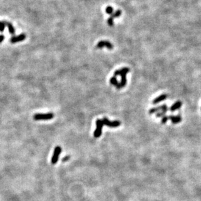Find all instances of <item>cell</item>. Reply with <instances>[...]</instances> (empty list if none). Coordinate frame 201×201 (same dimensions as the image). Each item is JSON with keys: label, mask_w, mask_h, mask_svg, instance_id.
<instances>
[{"label": "cell", "mask_w": 201, "mask_h": 201, "mask_svg": "<svg viewBox=\"0 0 201 201\" xmlns=\"http://www.w3.org/2000/svg\"><path fill=\"white\" fill-rule=\"evenodd\" d=\"M54 117V115L52 113H36L33 115V119L35 121H48Z\"/></svg>", "instance_id": "6da1fadb"}, {"label": "cell", "mask_w": 201, "mask_h": 201, "mask_svg": "<svg viewBox=\"0 0 201 201\" xmlns=\"http://www.w3.org/2000/svg\"><path fill=\"white\" fill-rule=\"evenodd\" d=\"M103 126H104V124H103L102 120L97 119L96 121V130L94 131L93 135L96 138H99L100 136H101L102 129H103Z\"/></svg>", "instance_id": "7a4b0ae2"}, {"label": "cell", "mask_w": 201, "mask_h": 201, "mask_svg": "<svg viewBox=\"0 0 201 201\" xmlns=\"http://www.w3.org/2000/svg\"><path fill=\"white\" fill-rule=\"evenodd\" d=\"M103 122V124L106 126H109L110 128H116V127H118L120 126L121 122L118 121H112L110 122L107 118H103V120H102Z\"/></svg>", "instance_id": "3957f363"}, {"label": "cell", "mask_w": 201, "mask_h": 201, "mask_svg": "<svg viewBox=\"0 0 201 201\" xmlns=\"http://www.w3.org/2000/svg\"><path fill=\"white\" fill-rule=\"evenodd\" d=\"M61 152V148L60 146H58L54 148V154H53V156L52 157V160H51V162H52V164H56L58 161V159H59V156H60V154Z\"/></svg>", "instance_id": "277c9868"}, {"label": "cell", "mask_w": 201, "mask_h": 201, "mask_svg": "<svg viewBox=\"0 0 201 201\" xmlns=\"http://www.w3.org/2000/svg\"><path fill=\"white\" fill-rule=\"evenodd\" d=\"M104 47H106L109 49H113V44L108 40H101L99 41L96 46V48L98 49H101Z\"/></svg>", "instance_id": "5b68a950"}, {"label": "cell", "mask_w": 201, "mask_h": 201, "mask_svg": "<svg viewBox=\"0 0 201 201\" xmlns=\"http://www.w3.org/2000/svg\"><path fill=\"white\" fill-rule=\"evenodd\" d=\"M26 38V35H25L24 33H22V34L19 35L18 36H15V37H12L11 39H10V41L11 43L15 44L17 43V42H21V41H23Z\"/></svg>", "instance_id": "8992f818"}, {"label": "cell", "mask_w": 201, "mask_h": 201, "mask_svg": "<svg viewBox=\"0 0 201 201\" xmlns=\"http://www.w3.org/2000/svg\"><path fill=\"white\" fill-rule=\"evenodd\" d=\"M130 69L127 67H125V68H123L122 69H119V70H117L114 72V76H121L122 74H127L129 72Z\"/></svg>", "instance_id": "52a82bcc"}, {"label": "cell", "mask_w": 201, "mask_h": 201, "mask_svg": "<svg viewBox=\"0 0 201 201\" xmlns=\"http://www.w3.org/2000/svg\"><path fill=\"white\" fill-rule=\"evenodd\" d=\"M167 96H168V95L166 94H161V95H160L159 96L157 97L156 98H155L153 100V104H157L158 103L161 102L162 101H164V100H165L167 98Z\"/></svg>", "instance_id": "ba28073f"}, {"label": "cell", "mask_w": 201, "mask_h": 201, "mask_svg": "<svg viewBox=\"0 0 201 201\" xmlns=\"http://www.w3.org/2000/svg\"><path fill=\"white\" fill-rule=\"evenodd\" d=\"M168 120H170L173 124H178L182 121V117L180 115L177 116H173V115H170L168 116Z\"/></svg>", "instance_id": "9c48e42d"}, {"label": "cell", "mask_w": 201, "mask_h": 201, "mask_svg": "<svg viewBox=\"0 0 201 201\" xmlns=\"http://www.w3.org/2000/svg\"><path fill=\"white\" fill-rule=\"evenodd\" d=\"M182 102H180V101L176 102V103H174V104H173L172 106L170 107V110L172 112L174 111L177 110V109H178L180 108L181 106H182Z\"/></svg>", "instance_id": "30bf717a"}, {"label": "cell", "mask_w": 201, "mask_h": 201, "mask_svg": "<svg viewBox=\"0 0 201 201\" xmlns=\"http://www.w3.org/2000/svg\"><path fill=\"white\" fill-rule=\"evenodd\" d=\"M126 75L127 74H122L121 75V81L119 83L121 85V87L122 88L124 87L125 86L127 83V78H126Z\"/></svg>", "instance_id": "8fae6325"}, {"label": "cell", "mask_w": 201, "mask_h": 201, "mask_svg": "<svg viewBox=\"0 0 201 201\" xmlns=\"http://www.w3.org/2000/svg\"><path fill=\"white\" fill-rule=\"evenodd\" d=\"M6 25L7 26L8 29H9V33H10V34H11V35L15 34V28H14L13 25L10 24V23L7 22H6Z\"/></svg>", "instance_id": "7c38bea8"}, {"label": "cell", "mask_w": 201, "mask_h": 201, "mask_svg": "<svg viewBox=\"0 0 201 201\" xmlns=\"http://www.w3.org/2000/svg\"><path fill=\"white\" fill-rule=\"evenodd\" d=\"M160 110H161V106H159V107H153V108H152V109H150L149 113L150 115H152L153 113H157V112Z\"/></svg>", "instance_id": "4fadbf2b"}, {"label": "cell", "mask_w": 201, "mask_h": 201, "mask_svg": "<svg viewBox=\"0 0 201 201\" xmlns=\"http://www.w3.org/2000/svg\"><path fill=\"white\" fill-rule=\"evenodd\" d=\"M110 84H111V85H114L115 87H116V85L118 84V80H117V79H116V78L115 77V76H113L112 78H110Z\"/></svg>", "instance_id": "5bb4252c"}, {"label": "cell", "mask_w": 201, "mask_h": 201, "mask_svg": "<svg viewBox=\"0 0 201 201\" xmlns=\"http://www.w3.org/2000/svg\"><path fill=\"white\" fill-rule=\"evenodd\" d=\"M121 14H122V11H120V10H117L114 13L112 14V15H110V17H112L113 18H118Z\"/></svg>", "instance_id": "9a60e30c"}, {"label": "cell", "mask_w": 201, "mask_h": 201, "mask_svg": "<svg viewBox=\"0 0 201 201\" xmlns=\"http://www.w3.org/2000/svg\"><path fill=\"white\" fill-rule=\"evenodd\" d=\"M105 12L108 14H110L112 15V14L114 13V9L112 7L109 6L107 7L105 9Z\"/></svg>", "instance_id": "2e32d148"}, {"label": "cell", "mask_w": 201, "mask_h": 201, "mask_svg": "<svg viewBox=\"0 0 201 201\" xmlns=\"http://www.w3.org/2000/svg\"><path fill=\"white\" fill-rule=\"evenodd\" d=\"M5 25H6V22H0V31L3 32Z\"/></svg>", "instance_id": "e0dca14e"}, {"label": "cell", "mask_w": 201, "mask_h": 201, "mask_svg": "<svg viewBox=\"0 0 201 201\" xmlns=\"http://www.w3.org/2000/svg\"><path fill=\"white\" fill-rule=\"evenodd\" d=\"M107 23H108V24H109V26H110V27H112V26L114 25V18H112V17H110V18L108 19Z\"/></svg>", "instance_id": "ac0fdd59"}, {"label": "cell", "mask_w": 201, "mask_h": 201, "mask_svg": "<svg viewBox=\"0 0 201 201\" xmlns=\"http://www.w3.org/2000/svg\"><path fill=\"white\" fill-rule=\"evenodd\" d=\"M168 120V116H163L162 117V119H161V123L163 124H165L166 122H167V121Z\"/></svg>", "instance_id": "d6986e66"}, {"label": "cell", "mask_w": 201, "mask_h": 201, "mask_svg": "<svg viewBox=\"0 0 201 201\" xmlns=\"http://www.w3.org/2000/svg\"><path fill=\"white\" fill-rule=\"evenodd\" d=\"M165 112H160V113H157L156 114V117H163V116L165 115Z\"/></svg>", "instance_id": "ffe728a7"}, {"label": "cell", "mask_w": 201, "mask_h": 201, "mask_svg": "<svg viewBox=\"0 0 201 201\" xmlns=\"http://www.w3.org/2000/svg\"><path fill=\"white\" fill-rule=\"evenodd\" d=\"M69 159H70V156H65V158H63L62 161H63V162H65V161H68V160H69Z\"/></svg>", "instance_id": "44dd1931"}, {"label": "cell", "mask_w": 201, "mask_h": 201, "mask_svg": "<svg viewBox=\"0 0 201 201\" xmlns=\"http://www.w3.org/2000/svg\"><path fill=\"white\" fill-rule=\"evenodd\" d=\"M4 35H0V43H2L3 42V40H4Z\"/></svg>", "instance_id": "7402d4cb"}]
</instances>
